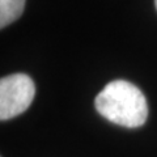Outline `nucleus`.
<instances>
[{
  "label": "nucleus",
  "mask_w": 157,
  "mask_h": 157,
  "mask_svg": "<svg viewBox=\"0 0 157 157\" xmlns=\"http://www.w3.org/2000/svg\"><path fill=\"white\" fill-rule=\"evenodd\" d=\"M155 4H156V8H157V0H155Z\"/></svg>",
  "instance_id": "4"
},
{
  "label": "nucleus",
  "mask_w": 157,
  "mask_h": 157,
  "mask_svg": "<svg viewBox=\"0 0 157 157\" xmlns=\"http://www.w3.org/2000/svg\"><path fill=\"white\" fill-rule=\"evenodd\" d=\"M26 0H0V28H6L21 16Z\"/></svg>",
  "instance_id": "3"
},
{
  "label": "nucleus",
  "mask_w": 157,
  "mask_h": 157,
  "mask_svg": "<svg viewBox=\"0 0 157 157\" xmlns=\"http://www.w3.org/2000/svg\"><path fill=\"white\" fill-rule=\"evenodd\" d=\"M96 109L115 124L136 128L148 118V104L139 88L126 80L109 82L96 97Z\"/></svg>",
  "instance_id": "1"
},
{
  "label": "nucleus",
  "mask_w": 157,
  "mask_h": 157,
  "mask_svg": "<svg viewBox=\"0 0 157 157\" xmlns=\"http://www.w3.org/2000/svg\"><path fill=\"white\" fill-rule=\"evenodd\" d=\"M36 96V85L25 73H14L0 80V119L8 121L24 113Z\"/></svg>",
  "instance_id": "2"
}]
</instances>
